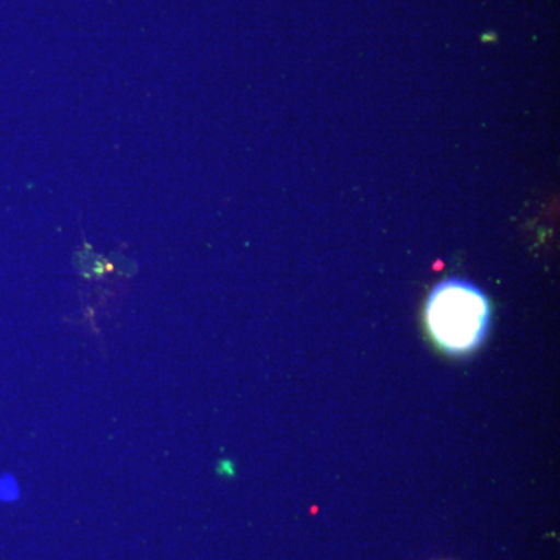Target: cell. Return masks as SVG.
<instances>
[{
  "mask_svg": "<svg viewBox=\"0 0 560 560\" xmlns=\"http://www.w3.org/2000/svg\"><path fill=\"white\" fill-rule=\"evenodd\" d=\"M21 488L14 475H0V501H16L20 499Z\"/></svg>",
  "mask_w": 560,
  "mask_h": 560,
  "instance_id": "7a4b0ae2",
  "label": "cell"
},
{
  "mask_svg": "<svg viewBox=\"0 0 560 560\" xmlns=\"http://www.w3.org/2000/svg\"><path fill=\"white\" fill-rule=\"evenodd\" d=\"M430 337L444 352L464 355L478 348L488 335V296L469 280H442L431 290L425 305Z\"/></svg>",
  "mask_w": 560,
  "mask_h": 560,
  "instance_id": "6da1fadb",
  "label": "cell"
}]
</instances>
